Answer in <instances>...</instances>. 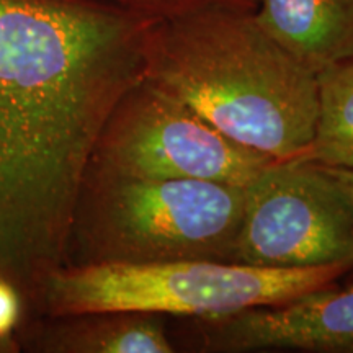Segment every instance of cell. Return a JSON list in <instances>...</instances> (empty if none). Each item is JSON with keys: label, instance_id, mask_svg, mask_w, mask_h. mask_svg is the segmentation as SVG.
Wrapping results in <instances>:
<instances>
[{"label": "cell", "instance_id": "6da1fadb", "mask_svg": "<svg viewBox=\"0 0 353 353\" xmlns=\"http://www.w3.org/2000/svg\"><path fill=\"white\" fill-rule=\"evenodd\" d=\"M156 20L110 0H0V275L30 316L114 105L145 74Z\"/></svg>", "mask_w": 353, "mask_h": 353}, {"label": "cell", "instance_id": "7a4b0ae2", "mask_svg": "<svg viewBox=\"0 0 353 353\" xmlns=\"http://www.w3.org/2000/svg\"><path fill=\"white\" fill-rule=\"evenodd\" d=\"M144 77L236 143L301 156L317 118V76L260 28L254 10L206 7L156 20Z\"/></svg>", "mask_w": 353, "mask_h": 353}, {"label": "cell", "instance_id": "3957f363", "mask_svg": "<svg viewBox=\"0 0 353 353\" xmlns=\"http://www.w3.org/2000/svg\"><path fill=\"white\" fill-rule=\"evenodd\" d=\"M245 188L87 172L70 221L65 265L234 262Z\"/></svg>", "mask_w": 353, "mask_h": 353}, {"label": "cell", "instance_id": "277c9868", "mask_svg": "<svg viewBox=\"0 0 353 353\" xmlns=\"http://www.w3.org/2000/svg\"><path fill=\"white\" fill-rule=\"evenodd\" d=\"M352 270V263L260 268L214 260L63 265L43 283L32 316L136 311L205 319L293 301Z\"/></svg>", "mask_w": 353, "mask_h": 353}, {"label": "cell", "instance_id": "5b68a950", "mask_svg": "<svg viewBox=\"0 0 353 353\" xmlns=\"http://www.w3.org/2000/svg\"><path fill=\"white\" fill-rule=\"evenodd\" d=\"M273 161L228 138L144 77L114 105L87 172L247 187Z\"/></svg>", "mask_w": 353, "mask_h": 353}, {"label": "cell", "instance_id": "8992f818", "mask_svg": "<svg viewBox=\"0 0 353 353\" xmlns=\"http://www.w3.org/2000/svg\"><path fill=\"white\" fill-rule=\"evenodd\" d=\"M234 263L353 265V201L337 176L299 157L270 162L245 188Z\"/></svg>", "mask_w": 353, "mask_h": 353}, {"label": "cell", "instance_id": "52a82bcc", "mask_svg": "<svg viewBox=\"0 0 353 353\" xmlns=\"http://www.w3.org/2000/svg\"><path fill=\"white\" fill-rule=\"evenodd\" d=\"M345 278L283 304L185 321L200 352L353 353V272Z\"/></svg>", "mask_w": 353, "mask_h": 353}, {"label": "cell", "instance_id": "ba28073f", "mask_svg": "<svg viewBox=\"0 0 353 353\" xmlns=\"http://www.w3.org/2000/svg\"><path fill=\"white\" fill-rule=\"evenodd\" d=\"M165 319L136 311L32 316L17 341L20 353H174Z\"/></svg>", "mask_w": 353, "mask_h": 353}, {"label": "cell", "instance_id": "9c48e42d", "mask_svg": "<svg viewBox=\"0 0 353 353\" xmlns=\"http://www.w3.org/2000/svg\"><path fill=\"white\" fill-rule=\"evenodd\" d=\"M260 28L316 76L353 59V0H259Z\"/></svg>", "mask_w": 353, "mask_h": 353}, {"label": "cell", "instance_id": "30bf717a", "mask_svg": "<svg viewBox=\"0 0 353 353\" xmlns=\"http://www.w3.org/2000/svg\"><path fill=\"white\" fill-rule=\"evenodd\" d=\"M299 159L353 169V59L317 74L314 134Z\"/></svg>", "mask_w": 353, "mask_h": 353}, {"label": "cell", "instance_id": "8fae6325", "mask_svg": "<svg viewBox=\"0 0 353 353\" xmlns=\"http://www.w3.org/2000/svg\"><path fill=\"white\" fill-rule=\"evenodd\" d=\"M28 316L23 293L0 275V353H20L17 335Z\"/></svg>", "mask_w": 353, "mask_h": 353}, {"label": "cell", "instance_id": "7c38bea8", "mask_svg": "<svg viewBox=\"0 0 353 353\" xmlns=\"http://www.w3.org/2000/svg\"><path fill=\"white\" fill-rule=\"evenodd\" d=\"M152 20H164L180 13L206 7L255 8L259 0H110Z\"/></svg>", "mask_w": 353, "mask_h": 353}, {"label": "cell", "instance_id": "4fadbf2b", "mask_svg": "<svg viewBox=\"0 0 353 353\" xmlns=\"http://www.w3.org/2000/svg\"><path fill=\"white\" fill-rule=\"evenodd\" d=\"M327 169L337 176V180L342 183V187L345 188L348 196H350L353 201V169H341V167H327Z\"/></svg>", "mask_w": 353, "mask_h": 353}]
</instances>
